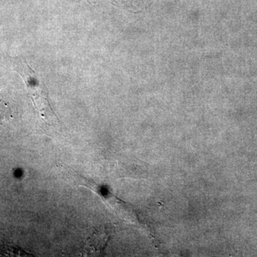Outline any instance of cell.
<instances>
[{
    "instance_id": "obj_1",
    "label": "cell",
    "mask_w": 257,
    "mask_h": 257,
    "mask_svg": "<svg viewBox=\"0 0 257 257\" xmlns=\"http://www.w3.org/2000/svg\"><path fill=\"white\" fill-rule=\"evenodd\" d=\"M15 69L25 81L30 92V97L32 98L40 116L49 124L57 126L58 124V119L51 107L43 83L25 61L18 62Z\"/></svg>"
},
{
    "instance_id": "obj_2",
    "label": "cell",
    "mask_w": 257,
    "mask_h": 257,
    "mask_svg": "<svg viewBox=\"0 0 257 257\" xmlns=\"http://www.w3.org/2000/svg\"><path fill=\"white\" fill-rule=\"evenodd\" d=\"M108 236L103 229H96L89 236L87 242V249L91 252L101 251L107 242Z\"/></svg>"
},
{
    "instance_id": "obj_3",
    "label": "cell",
    "mask_w": 257,
    "mask_h": 257,
    "mask_svg": "<svg viewBox=\"0 0 257 257\" xmlns=\"http://www.w3.org/2000/svg\"><path fill=\"white\" fill-rule=\"evenodd\" d=\"M10 109L4 103L0 102V121L6 120L10 117Z\"/></svg>"
}]
</instances>
